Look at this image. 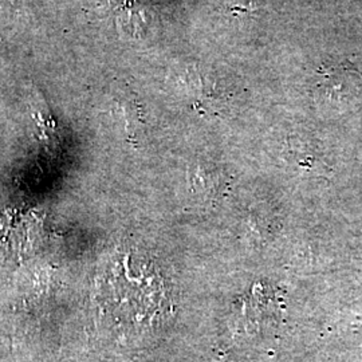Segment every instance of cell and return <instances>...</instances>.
Returning <instances> with one entry per match:
<instances>
[{
	"mask_svg": "<svg viewBox=\"0 0 362 362\" xmlns=\"http://www.w3.org/2000/svg\"><path fill=\"white\" fill-rule=\"evenodd\" d=\"M228 11L236 13H254L260 8L263 0H223Z\"/></svg>",
	"mask_w": 362,
	"mask_h": 362,
	"instance_id": "6da1fadb",
	"label": "cell"
},
{
	"mask_svg": "<svg viewBox=\"0 0 362 362\" xmlns=\"http://www.w3.org/2000/svg\"><path fill=\"white\" fill-rule=\"evenodd\" d=\"M1 1L6 4H10V7H13V6H19L22 0H1Z\"/></svg>",
	"mask_w": 362,
	"mask_h": 362,
	"instance_id": "7a4b0ae2",
	"label": "cell"
}]
</instances>
